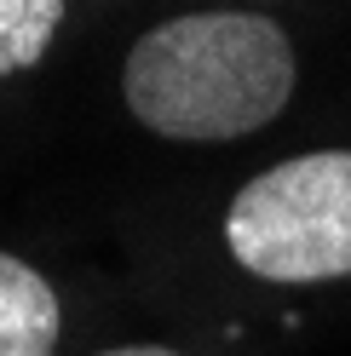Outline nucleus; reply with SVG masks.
<instances>
[{"label": "nucleus", "mask_w": 351, "mask_h": 356, "mask_svg": "<svg viewBox=\"0 0 351 356\" xmlns=\"http://www.w3.org/2000/svg\"><path fill=\"white\" fill-rule=\"evenodd\" d=\"M121 86L162 138H242L294 98V40L254 12H185L133 40Z\"/></svg>", "instance_id": "f257e3e1"}, {"label": "nucleus", "mask_w": 351, "mask_h": 356, "mask_svg": "<svg viewBox=\"0 0 351 356\" xmlns=\"http://www.w3.org/2000/svg\"><path fill=\"white\" fill-rule=\"evenodd\" d=\"M225 241L259 282L351 276V149H311L248 178L225 213Z\"/></svg>", "instance_id": "f03ea898"}, {"label": "nucleus", "mask_w": 351, "mask_h": 356, "mask_svg": "<svg viewBox=\"0 0 351 356\" xmlns=\"http://www.w3.org/2000/svg\"><path fill=\"white\" fill-rule=\"evenodd\" d=\"M63 327L58 293L24 259L0 253V356H52Z\"/></svg>", "instance_id": "7ed1b4c3"}, {"label": "nucleus", "mask_w": 351, "mask_h": 356, "mask_svg": "<svg viewBox=\"0 0 351 356\" xmlns=\"http://www.w3.org/2000/svg\"><path fill=\"white\" fill-rule=\"evenodd\" d=\"M63 0H0V75H24L47 58Z\"/></svg>", "instance_id": "20e7f679"}, {"label": "nucleus", "mask_w": 351, "mask_h": 356, "mask_svg": "<svg viewBox=\"0 0 351 356\" xmlns=\"http://www.w3.org/2000/svg\"><path fill=\"white\" fill-rule=\"evenodd\" d=\"M98 356H179L167 345H121V350H98Z\"/></svg>", "instance_id": "39448f33"}]
</instances>
